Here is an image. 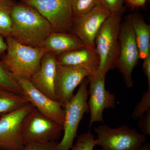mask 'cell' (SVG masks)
<instances>
[{"instance_id":"10","label":"cell","mask_w":150,"mask_h":150,"mask_svg":"<svg viewBox=\"0 0 150 150\" xmlns=\"http://www.w3.org/2000/svg\"><path fill=\"white\" fill-rule=\"evenodd\" d=\"M13 76L21 88L23 95L33 107L46 117L64 125V110L59 102L35 88L29 79Z\"/></svg>"},{"instance_id":"14","label":"cell","mask_w":150,"mask_h":150,"mask_svg":"<svg viewBox=\"0 0 150 150\" xmlns=\"http://www.w3.org/2000/svg\"><path fill=\"white\" fill-rule=\"evenodd\" d=\"M56 56L52 52H45L41 59L39 69L29 79L35 88L55 100L54 85L58 64Z\"/></svg>"},{"instance_id":"18","label":"cell","mask_w":150,"mask_h":150,"mask_svg":"<svg viewBox=\"0 0 150 150\" xmlns=\"http://www.w3.org/2000/svg\"><path fill=\"white\" fill-rule=\"evenodd\" d=\"M28 103L22 94L0 89V115L18 110Z\"/></svg>"},{"instance_id":"3","label":"cell","mask_w":150,"mask_h":150,"mask_svg":"<svg viewBox=\"0 0 150 150\" xmlns=\"http://www.w3.org/2000/svg\"><path fill=\"white\" fill-rule=\"evenodd\" d=\"M123 13L111 14L97 34L95 45L100 60L97 74L106 75L110 70L116 68Z\"/></svg>"},{"instance_id":"2","label":"cell","mask_w":150,"mask_h":150,"mask_svg":"<svg viewBox=\"0 0 150 150\" xmlns=\"http://www.w3.org/2000/svg\"><path fill=\"white\" fill-rule=\"evenodd\" d=\"M6 41L7 48L1 62L13 76L31 79L39 69L46 51L41 47L23 44L11 36Z\"/></svg>"},{"instance_id":"12","label":"cell","mask_w":150,"mask_h":150,"mask_svg":"<svg viewBox=\"0 0 150 150\" xmlns=\"http://www.w3.org/2000/svg\"><path fill=\"white\" fill-rule=\"evenodd\" d=\"M110 15L102 6L98 5L85 14L74 17L71 33L86 47L95 48V40L97 34Z\"/></svg>"},{"instance_id":"16","label":"cell","mask_w":150,"mask_h":150,"mask_svg":"<svg viewBox=\"0 0 150 150\" xmlns=\"http://www.w3.org/2000/svg\"><path fill=\"white\" fill-rule=\"evenodd\" d=\"M86 47L76 35L71 33L52 32L43 44L46 52L59 55L75 49Z\"/></svg>"},{"instance_id":"4","label":"cell","mask_w":150,"mask_h":150,"mask_svg":"<svg viewBox=\"0 0 150 150\" xmlns=\"http://www.w3.org/2000/svg\"><path fill=\"white\" fill-rule=\"evenodd\" d=\"M88 77L84 79L76 94L66 105L64 110V136L59 142L58 150H71L77 136L78 127L85 113L89 112L88 103Z\"/></svg>"},{"instance_id":"27","label":"cell","mask_w":150,"mask_h":150,"mask_svg":"<svg viewBox=\"0 0 150 150\" xmlns=\"http://www.w3.org/2000/svg\"><path fill=\"white\" fill-rule=\"evenodd\" d=\"M143 69L147 77L148 82V89H150V54L144 59Z\"/></svg>"},{"instance_id":"6","label":"cell","mask_w":150,"mask_h":150,"mask_svg":"<svg viewBox=\"0 0 150 150\" xmlns=\"http://www.w3.org/2000/svg\"><path fill=\"white\" fill-rule=\"evenodd\" d=\"M73 0H23L49 23L53 32L71 33L74 16Z\"/></svg>"},{"instance_id":"28","label":"cell","mask_w":150,"mask_h":150,"mask_svg":"<svg viewBox=\"0 0 150 150\" xmlns=\"http://www.w3.org/2000/svg\"><path fill=\"white\" fill-rule=\"evenodd\" d=\"M146 0H126L127 4L131 7L139 8L144 6Z\"/></svg>"},{"instance_id":"5","label":"cell","mask_w":150,"mask_h":150,"mask_svg":"<svg viewBox=\"0 0 150 150\" xmlns=\"http://www.w3.org/2000/svg\"><path fill=\"white\" fill-rule=\"evenodd\" d=\"M95 131L96 146L101 147L98 150H140L146 140L144 134L127 126L111 128L100 125Z\"/></svg>"},{"instance_id":"17","label":"cell","mask_w":150,"mask_h":150,"mask_svg":"<svg viewBox=\"0 0 150 150\" xmlns=\"http://www.w3.org/2000/svg\"><path fill=\"white\" fill-rule=\"evenodd\" d=\"M127 20L134 31L140 59L144 60L150 54V25L137 14L131 15Z\"/></svg>"},{"instance_id":"11","label":"cell","mask_w":150,"mask_h":150,"mask_svg":"<svg viewBox=\"0 0 150 150\" xmlns=\"http://www.w3.org/2000/svg\"><path fill=\"white\" fill-rule=\"evenodd\" d=\"M88 77L89 83L90 98L88 103L91 113L89 126L90 128L94 122L104 123L103 111L105 109L115 108L116 98L114 94L105 88V75L97 74Z\"/></svg>"},{"instance_id":"9","label":"cell","mask_w":150,"mask_h":150,"mask_svg":"<svg viewBox=\"0 0 150 150\" xmlns=\"http://www.w3.org/2000/svg\"><path fill=\"white\" fill-rule=\"evenodd\" d=\"M34 108L29 103L18 110L1 114L0 149L23 150L25 146L22 134L23 122Z\"/></svg>"},{"instance_id":"25","label":"cell","mask_w":150,"mask_h":150,"mask_svg":"<svg viewBox=\"0 0 150 150\" xmlns=\"http://www.w3.org/2000/svg\"><path fill=\"white\" fill-rule=\"evenodd\" d=\"M59 144L57 142L29 143L25 145L22 150H58Z\"/></svg>"},{"instance_id":"21","label":"cell","mask_w":150,"mask_h":150,"mask_svg":"<svg viewBox=\"0 0 150 150\" xmlns=\"http://www.w3.org/2000/svg\"><path fill=\"white\" fill-rule=\"evenodd\" d=\"M99 4V0H73V10L74 17L81 16Z\"/></svg>"},{"instance_id":"31","label":"cell","mask_w":150,"mask_h":150,"mask_svg":"<svg viewBox=\"0 0 150 150\" xmlns=\"http://www.w3.org/2000/svg\"><path fill=\"white\" fill-rule=\"evenodd\" d=\"M0 117H1V115H0Z\"/></svg>"},{"instance_id":"15","label":"cell","mask_w":150,"mask_h":150,"mask_svg":"<svg viewBox=\"0 0 150 150\" xmlns=\"http://www.w3.org/2000/svg\"><path fill=\"white\" fill-rule=\"evenodd\" d=\"M56 58L58 64L82 68L88 72L89 76L96 75L98 72L99 57L95 48L75 49L57 55Z\"/></svg>"},{"instance_id":"8","label":"cell","mask_w":150,"mask_h":150,"mask_svg":"<svg viewBox=\"0 0 150 150\" xmlns=\"http://www.w3.org/2000/svg\"><path fill=\"white\" fill-rule=\"evenodd\" d=\"M118 41L116 68L123 75L127 87L131 88L134 84L132 73L138 64L140 56L134 31L128 20L121 23Z\"/></svg>"},{"instance_id":"1","label":"cell","mask_w":150,"mask_h":150,"mask_svg":"<svg viewBox=\"0 0 150 150\" xmlns=\"http://www.w3.org/2000/svg\"><path fill=\"white\" fill-rule=\"evenodd\" d=\"M11 36L23 44L42 48L53 32L48 21L36 9L23 2L14 4Z\"/></svg>"},{"instance_id":"7","label":"cell","mask_w":150,"mask_h":150,"mask_svg":"<svg viewBox=\"0 0 150 150\" xmlns=\"http://www.w3.org/2000/svg\"><path fill=\"white\" fill-rule=\"evenodd\" d=\"M64 126L48 118L34 108L24 118L22 134L24 144L57 142Z\"/></svg>"},{"instance_id":"30","label":"cell","mask_w":150,"mask_h":150,"mask_svg":"<svg viewBox=\"0 0 150 150\" xmlns=\"http://www.w3.org/2000/svg\"><path fill=\"white\" fill-rule=\"evenodd\" d=\"M140 150H150V144L145 142Z\"/></svg>"},{"instance_id":"22","label":"cell","mask_w":150,"mask_h":150,"mask_svg":"<svg viewBox=\"0 0 150 150\" xmlns=\"http://www.w3.org/2000/svg\"><path fill=\"white\" fill-rule=\"evenodd\" d=\"M96 146V139L93 134L89 131L78 137L76 144L71 150H93Z\"/></svg>"},{"instance_id":"19","label":"cell","mask_w":150,"mask_h":150,"mask_svg":"<svg viewBox=\"0 0 150 150\" xmlns=\"http://www.w3.org/2000/svg\"><path fill=\"white\" fill-rule=\"evenodd\" d=\"M14 4L11 0H0V35L5 38L11 33V13Z\"/></svg>"},{"instance_id":"23","label":"cell","mask_w":150,"mask_h":150,"mask_svg":"<svg viewBox=\"0 0 150 150\" xmlns=\"http://www.w3.org/2000/svg\"><path fill=\"white\" fill-rule=\"evenodd\" d=\"M150 109V89L145 92L141 100L135 107L132 117L135 120L140 118Z\"/></svg>"},{"instance_id":"26","label":"cell","mask_w":150,"mask_h":150,"mask_svg":"<svg viewBox=\"0 0 150 150\" xmlns=\"http://www.w3.org/2000/svg\"><path fill=\"white\" fill-rule=\"evenodd\" d=\"M139 128L143 132V134L150 135V109L146 112V115H144L139 118Z\"/></svg>"},{"instance_id":"29","label":"cell","mask_w":150,"mask_h":150,"mask_svg":"<svg viewBox=\"0 0 150 150\" xmlns=\"http://www.w3.org/2000/svg\"><path fill=\"white\" fill-rule=\"evenodd\" d=\"M7 48V46L4 38L0 35V59H1L5 54Z\"/></svg>"},{"instance_id":"20","label":"cell","mask_w":150,"mask_h":150,"mask_svg":"<svg viewBox=\"0 0 150 150\" xmlns=\"http://www.w3.org/2000/svg\"><path fill=\"white\" fill-rule=\"evenodd\" d=\"M0 89L7 90L22 94L21 88L13 75L0 61Z\"/></svg>"},{"instance_id":"24","label":"cell","mask_w":150,"mask_h":150,"mask_svg":"<svg viewBox=\"0 0 150 150\" xmlns=\"http://www.w3.org/2000/svg\"><path fill=\"white\" fill-rule=\"evenodd\" d=\"M124 0H99V5L110 14L123 12Z\"/></svg>"},{"instance_id":"13","label":"cell","mask_w":150,"mask_h":150,"mask_svg":"<svg viewBox=\"0 0 150 150\" xmlns=\"http://www.w3.org/2000/svg\"><path fill=\"white\" fill-rule=\"evenodd\" d=\"M89 76L82 68L57 64L54 89L56 100L63 108L74 96L76 88Z\"/></svg>"}]
</instances>
